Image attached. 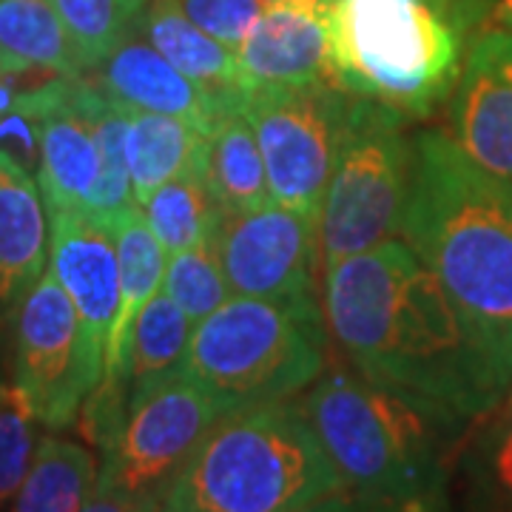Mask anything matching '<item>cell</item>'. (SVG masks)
Instances as JSON below:
<instances>
[{
  "label": "cell",
  "instance_id": "cell-1",
  "mask_svg": "<svg viewBox=\"0 0 512 512\" xmlns=\"http://www.w3.org/2000/svg\"><path fill=\"white\" fill-rule=\"evenodd\" d=\"M322 308L353 370L453 419L476 421L510 387L402 237L328 265Z\"/></svg>",
  "mask_w": 512,
  "mask_h": 512
},
{
  "label": "cell",
  "instance_id": "cell-2",
  "mask_svg": "<svg viewBox=\"0 0 512 512\" xmlns=\"http://www.w3.org/2000/svg\"><path fill=\"white\" fill-rule=\"evenodd\" d=\"M402 239L512 384V191L470 163L447 131L413 137Z\"/></svg>",
  "mask_w": 512,
  "mask_h": 512
},
{
  "label": "cell",
  "instance_id": "cell-3",
  "mask_svg": "<svg viewBox=\"0 0 512 512\" xmlns=\"http://www.w3.org/2000/svg\"><path fill=\"white\" fill-rule=\"evenodd\" d=\"M299 410L345 490L419 512H447L450 476L467 421L330 365Z\"/></svg>",
  "mask_w": 512,
  "mask_h": 512
},
{
  "label": "cell",
  "instance_id": "cell-4",
  "mask_svg": "<svg viewBox=\"0 0 512 512\" xmlns=\"http://www.w3.org/2000/svg\"><path fill=\"white\" fill-rule=\"evenodd\" d=\"M473 35L464 0H333L328 77L407 123L424 120L450 103Z\"/></svg>",
  "mask_w": 512,
  "mask_h": 512
},
{
  "label": "cell",
  "instance_id": "cell-5",
  "mask_svg": "<svg viewBox=\"0 0 512 512\" xmlns=\"http://www.w3.org/2000/svg\"><path fill=\"white\" fill-rule=\"evenodd\" d=\"M342 490L299 404H254L208 427L157 512H291Z\"/></svg>",
  "mask_w": 512,
  "mask_h": 512
},
{
  "label": "cell",
  "instance_id": "cell-6",
  "mask_svg": "<svg viewBox=\"0 0 512 512\" xmlns=\"http://www.w3.org/2000/svg\"><path fill=\"white\" fill-rule=\"evenodd\" d=\"M328 319L316 293L251 299L231 296L194 325L183 373L225 413L288 402L328 367Z\"/></svg>",
  "mask_w": 512,
  "mask_h": 512
},
{
  "label": "cell",
  "instance_id": "cell-7",
  "mask_svg": "<svg viewBox=\"0 0 512 512\" xmlns=\"http://www.w3.org/2000/svg\"><path fill=\"white\" fill-rule=\"evenodd\" d=\"M402 114L350 97L345 128L316 222L322 271L402 237L413 188V140Z\"/></svg>",
  "mask_w": 512,
  "mask_h": 512
},
{
  "label": "cell",
  "instance_id": "cell-8",
  "mask_svg": "<svg viewBox=\"0 0 512 512\" xmlns=\"http://www.w3.org/2000/svg\"><path fill=\"white\" fill-rule=\"evenodd\" d=\"M350 94L330 80L308 86H259L245 117L265 160L268 188L279 205L319 222L336 163Z\"/></svg>",
  "mask_w": 512,
  "mask_h": 512
},
{
  "label": "cell",
  "instance_id": "cell-9",
  "mask_svg": "<svg viewBox=\"0 0 512 512\" xmlns=\"http://www.w3.org/2000/svg\"><path fill=\"white\" fill-rule=\"evenodd\" d=\"M220 416V402L185 376L183 367L168 373L128 402L120 427L103 447L97 484L160 507L165 490Z\"/></svg>",
  "mask_w": 512,
  "mask_h": 512
},
{
  "label": "cell",
  "instance_id": "cell-10",
  "mask_svg": "<svg viewBox=\"0 0 512 512\" xmlns=\"http://www.w3.org/2000/svg\"><path fill=\"white\" fill-rule=\"evenodd\" d=\"M100 379L83 345L72 299L49 268L20 299L15 384L43 427L63 430L77 421Z\"/></svg>",
  "mask_w": 512,
  "mask_h": 512
},
{
  "label": "cell",
  "instance_id": "cell-11",
  "mask_svg": "<svg viewBox=\"0 0 512 512\" xmlns=\"http://www.w3.org/2000/svg\"><path fill=\"white\" fill-rule=\"evenodd\" d=\"M217 251L231 296L279 299L313 293L319 262L316 222L268 202L217 217Z\"/></svg>",
  "mask_w": 512,
  "mask_h": 512
},
{
  "label": "cell",
  "instance_id": "cell-12",
  "mask_svg": "<svg viewBox=\"0 0 512 512\" xmlns=\"http://www.w3.org/2000/svg\"><path fill=\"white\" fill-rule=\"evenodd\" d=\"M450 137L458 151L512 191V35L481 29L470 40L450 97Z\"/></svg>",
  "mask_w": 512,
  "mask_h": 512
},
{
  "label": "cell",
  "instance_id": "cell-13",
  "mask_svg": "<svg viewBox=\"0 0 512 512\" xmlns=\"http://www.w3.org/2000/svg\"><path fill=\"white\" fill-rule=\"evenodd\" d=\"M46 214L52 274L69 293L89 362L103 376L109 333L120 308L117 245L109 228L83 211L52 208Z\"/></svg>",
  "mask_w": 512,
  "mask_h": 512
},
{
  "label": "cell",
  "instance_id": "cell-14",
  "mask_svg": "<svg viewBox=\"0 0 512 512\" xmlns=\"http://www.w3.org/2000/svg\"><path fill=\"white\" fill-rule=\"evenodd\" d=\"M92 74V72H89ZM92 83L126 109L165 114L211 134L228 117L214 97L168 63L146 37L134 29L97 69Z\"/></svg>",
  "mask_w": 512,
  "mask_h": 512
},
{
  "label": "cell",
  "instance_id": "cell-15",
  "mask_svg": "<svg viewBox=\"0 0 512 512\" xmlns=\"http://www.w3.org/2000/svg\"><path fill=\"white\" fill-rule=\"evenodd\" d=\"M134 32L146 37L168 63L211 94L228 117L245 114L254 86L242 72L237 49L205 35L185 18L177 0H148L134 20Z\"/></svg>",
  "mask_w": 512,
  "mask_h": 512
},
{
  "label": "cell",
  "instance_id": "cell-16",
  "mask_svg": "<svg viewBox=\"0 0 512 512\" xmlns=\"http://www.w3.org/2000/svg\"><path fill=\"white\" fill-rule=\"evenodd\" d=\"M35 171L0 151V302L12 305L46 274L49 214Z\"/></svg>",
  "mask_w": 512,
  "mask_h": 512
},
{
  "label": "cell",
  "instance_id": "cell-17",
  "mask_svg": "<svg viewBox=\"0 0 512 512\" xmlns=\"http://www.w3.org/2000/svg\"><path fill=\"white\" fill-rule=\"evenodd\" d=\"M453 498L458 512H512V384L458 444L447 504Z\"/></svg>",
  "mask_w": 512,
  "mask_h": 512
},
{
  "label": "cell",
  "instance_id": "cell-18",
  "mask_svg": "<svg viewBox=\"0 0 512 512\" xmlns=\"http://www.w3.org/2000/svg\"><path fill=\"white\" fill-rule=\"evenodd\" d=\"M208 134H202L183 120L128 109L126 163L131 177L134 202H146L168 180L202 171Z\"/></svg>",
  "mask_w": 512,
  "mask_h": 512
},
{
  "label": "cell",
  "instance_id": "cell-19",
  "mask_svg": "<svg viewBox=\"0 0 512 512\" xmlns=\"http://www.w3.org/2000/svg\"><path fill=\"white\" fill-rule=\"evenodd\" d=\"M202 177L220 214L245 211L271 200L265 160L245 114H231L208 134Z\"/></svg>",
  "mask_w": 512,
  "mask_h": 512
},
{
  "label": "cell",
  "instance_id": "cell-20",
  "mask_svg": "<svg viewBox=\"0 0 512 512\" xmlns=\"http://www.w3.org/2000/svg\"><path fill=\"white\" fill-rule=\"evenodd\" d=\"M100 464L89 447L46 436L37 441L35 458L9 512H80L97 490Z\"/></svg>",
  "mask_w": 512,
  "mask_h": 512
},
{
  "label": "cell",
  "instance_id": "cell-21",
  "mask_svg": "<svg viewBox=\"0 0 512 512\" xmlns=\"http://www.w3.org/2000/svg\"><path fill=\"white\" fill-rule=\"evenodd\" d=\"M0 55L12 69L86 74L52 0H0Z\"/></svg>",
  "mask_w": 512,
  "mask_h": 512
},
{
  "label": "cell",
  "instance_id": "cell-22",
  "mask_svg": "<svg viewBox=\"0 0 512 512\" xmlns=\"http://www.w3.org/2000/svg\"><path fill=\"white\" fill-rule=\"evenodd\" d=\"M191 333H194V322L168 293H163V288L148 299V305L134 322L128 342L126 376H123L128 402L140 396L146 387L160 382L163 376L183 367Z\"/></svg>",
  "mask_w": 512,
  "mask_h": 512
},
{
  "label": "cell",
  "instance_id": "cell-23",
  "mask_svg": "<svg viewBox=\"0 0 512 512\" xmlns=\"http://www.w3.org/2000/svg\"><path fill=\"white\" fill-rule=\"evenodd\" d=\"M140 211L168 256L205 242L217 231L220 217L202 171H188L160 185L146 202H140Z\"/></svg>",
  "mask_w": 512,
  "mask_h": 512
},
{
  "label": "cell",
  "instance_id": "cell-24",
  "mask_svg": "<svg viewBox=\"0 0 512 512\" xmlns=\"http://www.w3.org/2000/svg\"><path fill=\"white\" fill-rule=\"evenodd\" d=\"M83 72H94L123 43L140 15L137 0H52Z\"/></svg>",
  "mask_w": 512,
  "mask_h": 512
},
{
  "label": "cell",
  "instance_id": "cell-25",
  "mask_svg": "<svg viewBox=\"0 0 512 512\" xmlns=\"http://www.w3.org/2000/svg\"><path fill=\"white\" fill-rule=\"evenodd\" d=\"M163 293H168L183 308L194 325H200L202 319H208L231 299L214 234L188 251L168 256Z\"/></svg>",
  "mask_w": 512,
  "mask_h": 512
},
{
  "label": "cell",
  "instance_id": "cell-26",
  "mask_svg": "<svg viewBox=\"0 0 512 512\" xmlns=\"http://www.w3.org/2000/svg\"><path fill=\"white\" fill-rule=\"evenodd\" d=\"M40 424L18 384H0V510L15 498L35 458Z\"/></svg>",
  "mask_w": 512,
  "mask_h": 512
},
{
  "label": "cell",
  "instance_id": "cell-27",
  "mask_svg": "<svg viewBox=\"0 0 512 512\" xmlns=\"http://www.w3.org/2000/svg\"><path fill=\"white\" fill-rule=\"evenodd\" d=\"M185 18L205 35L239 49L265 9V0H177Z\"/></svg>",
  "mask_w": 512,
  "mask_h": 512
},
{
  "label": "cell",
  "instance_id": "cell-28",
  "mask_svg": "<svg viewBox=\"0 0 512 512\" xmlns=\"http://www.w3.org/2000/svg\"><path fill=\"white\" fill-rule=\"evenodd\" d=\"M291 512H419L410 510V507H402V504H393V501H384V498H370V495L350 493V490H342V493L328 495L322 501H313L308 507H299V510Z\"/></svg>",
  "mask_w": 512,
  "mask_h": 512
},
{
  "label": "cell",
  "instance_id": "cell-29",
  "mask_svg": "<svg viewBox=\"0 0 512 512\" xmlns=\"http://www.w3.org/2000/svg\"><path fill=\"white\" fill-rule=\"evenodd\" d=\"M473 29H498L512 35V0H464Z\"/></svg>",
  "mask_w": 512,
  "mask_h": 512
},
{
  "label": "cell",
  "instance_id": "cell-30",
  "mask_svg": "<svg viewBox=\"0 0 512 512\" xmlns=\"http://www.w3.org/2000/svg\"><path fill=\"white\" fill-rule=\"evenodd\" d=\"M160 507L157 504H148V501H140V498H131L126 493H117L111 487H100L89 498V504L80 512H157Z\"/></svg>",
  "mask_w": 512,
  "mask_h": 512
},
{
  "label": "cell",
  "instance_id": "cell-31",
  "mask_svg": "<svg viewBox=\"0 0 512 512\" xmlns=\"http://www.w3.org/2000/svg\"><path fill=\"white\" fill-rule=\"evenodd\" d=\"M6 72H15V69L9 66V60H6V57L0 55V77H3V74H6Z\"/></svg>",
  "mask_w": 512,
  "mask_h": 512
},
{
  "label": "cell",
  "instance_id": "cell-32",
  "mask_svg": "<svg viewBox=\"0 0 512 512\" xmlns=\"http://www.w3.org/2000/svg\"><path fill=\"white\" fill-rule=\"evenodd\" d=\"M137 3H140V6H146V3H148V0H137Z\"/></svg>",
  "mask_w": 512,
  "mask_h": 512
},
{
  "label": "cell",
  "instance_id": "cell-33",
  "mask_svg": "<svg viewBox=\"0 0 512 512\" xmlns=\"http://www.w3.org/2000/svg\"><path fill=\"white\" fill-rule=\"evenodd\" d=\"M265 3H271V0H265Z\"/></svg>",
  "mask_w": 512,
  "mask_h": 512
}]
</instances>
